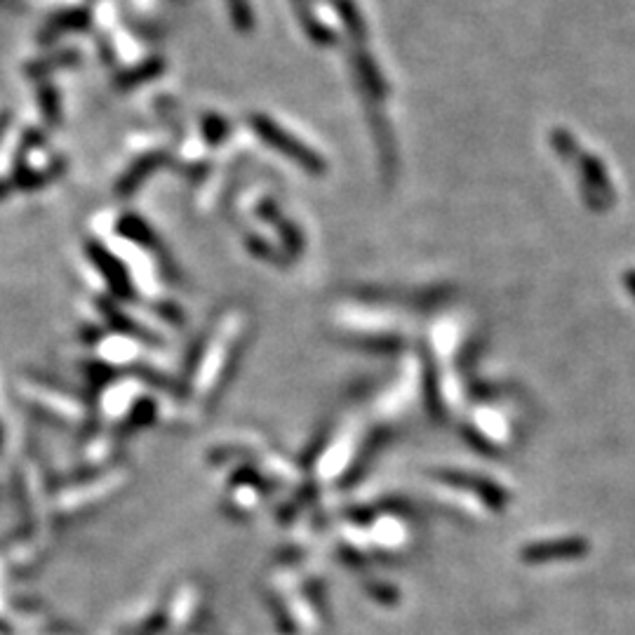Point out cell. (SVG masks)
I'll list each match as a JSON object with an SVG mask.
<instances>
[{
    "label": "cell",
    "instance_id": "3957f363",
    "mask_svg": "<svg viewBox=\"0 0 635 635\" xmlns=\"http://www.w3.org/2000/svg\"><path fill=\"white\" fill-rule=\"evenodd\" d=\"M88 19H90L88 12H83V10H73V12H66V15H59V17L52 19L48 26H45V31L40 33V40H52L64 31L83 29V26L88 24Z\"/></svg>",
    "mask_w": 635,
    "mask_h": 635
},
{
    "label": "cell",
    "instance_id": "5b68a950",
    "mask_svg": "<svg viewBox=\"0 0 635 635\" xmlns=\"http://www.w3.org/2000/svg\"><path fill=\"white\" fill-rule=\"evenodd\" d=\"M160 69H163V62H160V59H151V62H146V64H142L139 66V71H132V73H125V76H120V80L118 83L120 85H137L139 80H144V78H151V76H156V73H160Z\"/></svg>",
    "mask_w": 635,
    "mask_h": 635
},
{
    "label": "cell",
    "instance_id": "ba28073f",
    "mask_svg": "<svg viewBox=\"0 0 635 635\" xmlns=\"http://www.w3.org/2000/svg\"><path fill=\"white\" fill-rule=\"evenodd\" d=\"M76 59H78L76 52H62V57H59V62L69 64V62H76ZM50 64H55V62H52V59H48V62H40V64H36V66H50Z\"/></svg>",
    "mask_w": 635,
    "mask_h": 635
},
{
    "label": "cell",
    "instance_id": "277c9868",
    "mask_svg": "<svg viewBox=\"0 0 635 635\" xmlns=\"http://www.w3.org/2000/svg\"><path fill=\"white\" fill-rule=\"evenodd\" d=\"M294 5H297V10H299V19H302V24L306 26V33H309V36H311L313 40H318V43H325V45L334 43L332 33L325 31L323 26H320L318 22H313L309 12H306V10H309V5H306V0H294Z\"/></svg>",
    "mask_w": 635,
    "mask_h": 635
},
{
    "label": "cell",
    "instance_id": "52a82bcc",
    "mask_svg": "<svg viewBox=\"0 0 635 635\" xmlns=\"http://www.w3.org/2000/svg\"><path fill=\"white\" fill-rule=\"evenodd\" d=\"M337 5H339V15H342L346 26H349L356 36H363V24H360V19L356 15V8H353L349 0H337Z\"/></svg>",
    "mask_w": 635,
    "mask_h": 635
},
{
    "label": "cell",
    "instance_id": "8992f818",
    "mask_svg": "<svg viewBox=\"0 0 635 635\" xmlns=\"http://www.w3.org/2000/svg\"><path fill=\"white\" fill-rule=\"evenodd\" d=\"M229 8H231V17L233 24L238 26V31H250L252 29V12L247 0H229Z\"/></svg>",
    "mask_w": 635,
    "mask_h": 635
},
{
    "label": "cell",
    "instance_id": "7a4b0ae2",
    "mask_svg": "<svg viewBox=\"0 0 635 635\" xmlns=\"http://www.w3.org/2000/svg\"><path fill=\"white\" fill-rule=\"evenodd\" d=\"M584 544L581 541H563V544H539L532 546L525 551L527 560H548V558H567V556H577V553L584 551Z\"/></svg>",
    "mask_w": 635,
    "mask_h": 635
},
{
    "label": "cell",
    "instance_id": "6da1fadb",
    "mask_svg": "<svg viewBox=\"0 0 635 635\" xmlns=\"http://www.w3.org/2000/svg\"><path fill=\"white\" fill-rule=\"evenodd\" d=\"M252 125H254V130H257L259 135H262V137L266 139V142L273 144V146H276V149H280L283 153H287V156H290V158H297L299 163H304L306 167H311V170H316V167H320L318 158L313 156V153H311L309 149H306V146L294 142V139H292L290 135H287V132H283V130H280V127L273 125L269 118L254 116V118H252Z\"/></svg>",
    "mask_w": 635,
    "mask_h": 635
}]
</instances>
